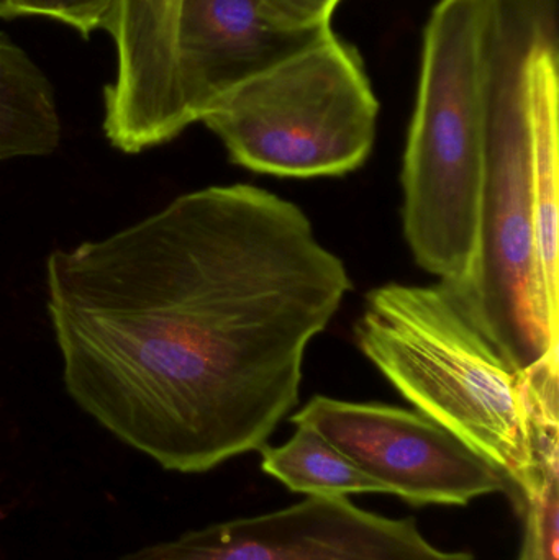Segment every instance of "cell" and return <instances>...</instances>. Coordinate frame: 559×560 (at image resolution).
<instances>
[{
    "label": "cell",
    "instance_id": "cell-1",
    "mask_svg": "<svg viewBox=\"0 0 559 560\" xmlns=\"http://www.w3.org/2000/svg\"><path fill=\"white\" fill-rule=\"evenodd\" d=\"M350 289L304 210L248 184L184 194L46 259L69 397L179 474L268 446Z\"/></svg>",
    "mask_w": 559,
    "mask_h": 560
},
{
    "label": "cell",
    "instance_id": "cell-2",
    "mask_svg": "<svg viewBox=\"0 0 559 560\" xmlns=\"http://www.w3.org/2000/svg\"><path fill=\"white\" fill-rule=\"evenodd\" d=\"M557 0H485L479 35L482 153L478 229L465 278L442 282L517 371L559 359L538 246L534 120L538 79L559 56Z\"/></svg>",
    "mask_w": 559,
    "mask_h": 560
},
{
    "label": "cell",
    "instance_id": "cell-3",
    "mask_svg": "<svg viewBox=\"0 0 559 560\" xmlns=\"http://www.w3.org/2000/svg\"><path fill=\"white\" fill-rule=\"evenodd\" d=\"M102 28L117 56L102 128L125 154L174 140L226 92L331 32L292 25L265 0H114Z\"/></svg>",
    "mask_w": 559,
    "mask_h": 560
},
{
    "label": "cell",
    "instance_id": "cell-4",
    "mask_svg": "<svg viewBox=\"0 0 559 560\" xmlns=\"http://www.w3.org/2000/svg\"><path fill=\"white\" fill-rule=\"evenodd\" d=\"M354 338L417 411L505 477L511 499L559 476L541 460L527 372L509 364L442 282L371 290Z\"/></svg>",
    "mask_w": 559,
    "mask_h": 560
},
{
    "label": "cell",
    "instance_id": "cell-5",
    "mask_svg": "<svg viewBox=\"0 0 559 560\" xmlns=\"http://www.w3.org/2000/svg\"><path fill=\"white\" fill-rule=\"evenodd\" d=\"M485 0H440L423 32L403 167L404 236L417 265L455 283L476 245L481 192L479 35Z\"/></svg>",
    "mask_w": 559,
    "mask_h": 560
},
{
    "label": "cell",
    "instance_id": "cell-6",
    "mask_svg": "<svg viewBox=\"0 0 559 560\" xmlns=\"http://www.w3.org/2000/svg\"><path fill=\"white\" fill-rule=\"evenodd\" d=\"M377 115L363 59L330 32L226 92L202 124L238 166L311 179L363 166Z\"/></svg>",
    "mask_w": 559,
    "mask_h": 560
},
{
    "label": "cell",
    "instance_id": "cell-7",
    "mask_svg": "<svg viewBox=\"0 0 559 560\" xmlns=\"http://www.w3.org/2000/svg\"><path fill=\"white\" fill-rule=\"evenodd\" d=\"M340 450L384 493L412 506H466L508 493V480L420 411L317 395L291 417Z\"/></svg>",
    "mask_w": 559,
    "mask_h": 560
},
{
    "label": "cell",
    "instance_id": "cell-8",
    "mask_svg": "<svg viewBox=\"0 0 559 560\" xmlns=\"http://www.w3.org/2000/svg\"><path fill=\"white\" fill-rule=\"evenodd\" d=\"M117 560H475L430 542L414 518H389L348 499L305 497L276 512L217 523Z\"/></svg>",
    "mask_w": 559,
    "mask_h": 560
},
{
    "label": "cell",
    "instance_id": "cell-9",
    "mask_svg": "<svg viewBox=\"0 0 559 560\" xmlns=\"http://www.w3.org/2000/svg\"><path fill=\"white\" fill-rule=\"evenodd\" d=\"M61 143L51 82L32 56L0 33V163L49 156Z\"/></svg>",
    "mask_w": 559,
    "mask_h": 560
},
{
    "label": "cell",
    "instance_id": "cell-10",
    "mask_svg": "<svg viewBox=\"0 0 559 560\" xmlns=\"http://www.w3.org/2000/svg\"><path fill=\"white\" fill-rule=\"evenodd\" d=\"M261 469L291 492L321 499H348L358 493H384L360 467L330 441L307 427H295L281 446H265Z\"/></svg>",
    "mask_w": 559,
    "mask_h": 560
},
{
    "label": "cell",
    "instance_id": "cell-11",
    "mask_svg": "<svg viewBox=\"0 0 559 560\" xmlns=\"http://www.w3.org/2000/svg\"><path fill=\"white\" fill-rule=\"evenodd\" d=\"M558 97L559 56L538 79L534 120V174L538 210V246L551 305L559 310L558 285Z\"/></svg>",
    "mask_w": 559,
    "mask_h": 560
},
{
    "label": "cell",
    "instance_id": "cell-12",
    "mask_svg": "<svg viewBox=\"0 0 559 560\" xmlns=\"http://www.w3.org/2000/svg\"><path fill=\"white\" fill-rule=\"evenodd\" d=\"M511 500L524 526L519 560H559V476Z\"/></svg>",
    "mask_w": 559,
    "mask_h": 560
},
{
    "label": "cell",
    "instance_id": "cell-13",
    "mask_svg": "<svg viewBox=\"0 0 559 560\" xmlns=\"http://www.w3.org/2000/svg\"><path fill=\"white\" fill-rule=\"evenodd\" d=\"M114 0H10L13 16H46L88 38L102 28Z\"/></svg>",
    "mask_w": 559,
    "mask_h": 560
},
{
    "label": "cell",
    "instance_id": "cell-14",
    "mask_svg": "<svg viewBox=\"0 0 559 560\" xmlns=\"http://www.w3.org/2000/svg\"><path fill=\"white\" fill-rule=\"evenodd\" d=\"M292 25L302 28H330L331 15L341 0H265Z\"/></svg>",
    "mask_w": 559,
    "mask_h": 560
},
{
    "label": "cell",
    "instance_id": "cell-15",
    "mask_svg": "<svg viewBox=\"0 0 559 560\" xmlns=\"http://www.w3.org/2000/svg\"><path fill=\"white\" fill-rule=\"evenodd\" d=\"M13 16L10 0H0V19H10Z\"/></svg>",
    "mask_w": 559,
    "mask_h": 560
}]
</instances>
